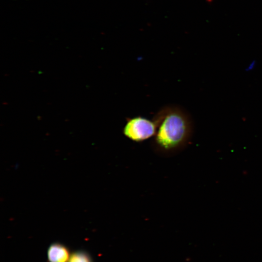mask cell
I'll use <instances>...</instances> for the list:
<instances>
[{"label": "cell", "mask_w": 262, "mask_h": 262, "mask_svg": "<svg viewBox=\"0 0 262 262\" xmlns=\"http://www.w3.org/2000/svg\"><path fill=\"white\" fill-rule=\"evenodd\" d=\"M69 252L67 248L58 243L52 244L48 250V258L49 262H67Z\"/></svg>", "instance_id": "3"}, {"label": "cell", "mask_w": 262, "mask_h": 262, "mask_svg": "<svg viewBox=\"0 0 262 262\" xmlns=\"http://www.w3.org/2000/svg\"><path fill=\"white\" fill-rule=\"evenodd\" d=\"M156 131L152 141L154 151L170 156L182 151L189 144L193 132V122L189 113L175 104L161 108L152 119Z\"/></svg>", "instance_id": "1"}, {"label": "cell", "mask_w": 262, "mask_h": 262, "mask_svg": "<svg viewBox=\"0 0 262 262\" xmlns=\"http://www.w3.org/2000/svg\"><path fill=\"white\" fill-rule=\"evenodd\" d=\"M68 262H92L89 254L83 251H78L73 253Z\"/></svg>", "instance_id": "4"}, {"label": "cell", "mask_w": 262, "mask_h": 262, "mask_svg": "<svg viewBox=\"0 0 262 262\" xmlns=\"http://www.w3.org/2000/svg\"><path fill=\"white\" fill-rule=\"evenodd\" d=\"M156 131V126L154 121L141 116L128 118L122 131L124 136L136 142L154 136Z\"/></svg>", "instance_id": "2"}, {"label": "cell", "mask_w": 262, "mask_h": 262, "mask_svg": "<svg viewBox=\"0 0 262 262\" xmlns=\"http://www.w3.org/2000/svg\"><path fill=\"white\" fill-rule=\"evenodd\" d=\"M256 65V62L255 61H253V62H252L250 65H249V66H248L246 68V71H249L250 70H252L255 67Z\"/></svg>", "instance_id": "5"}]
</instances>
